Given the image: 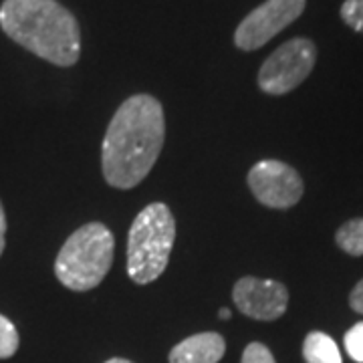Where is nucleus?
I'll return each mask as SVG.
<instances>
[{
    "label": "nucleus",
    "instance_id": "ddd939ff",
    "mask_svg": "<svg viewBox=\"0 0 363 363\" xmlns=\"http://www.w3.org/2000/svg\"><path fill=\"white\" fill-rule=\"evenodd\" d=\"M341 18L355 33L363 35V0H345L341 4Z\"/></svg>",
    "mask_w": 363,
    "mask_h": 363
},
{
    "label": "nucleus",
    "instance_id": "423d86ee",
    "mask_svg": "<svg viewBox=\"0 0 363 363\" xmlns=\"http://www.w3.org/2000/svg\"><path fill=\"white\" fill-rule=\"evenodd\" d=\"M307 0H267L238 25L234 45L242 51H257L295 23L305 11Z\"/></svg>",
    "mask_w": 363,
    "mask_h": 363
},
{
    "label": "nucleus",
    "instance_id": "f03ea898",
    "mask_svg": "<svg viewBox=\"0 0 363 363\" xmlns=\"http://www.w3.org/2000/svg\"><path fill=\"white\" fill-rule=\"evenodd\" d=\"M0 26L14 43L52 65L71 67L79 61L77 21L57 0H4Z\"/></svg>",
    "mask_w": 363,
    "mask_h": 363
},
{
    "label": "nucleus",
    "instance_id": "6ab92c4d",
    "mask_svg": "<svg viewBox=\"0 0 363 363\" xmlns=\"http://www.w3.org/2000/svg\"><path fill=\"white\" fill-rule=\"evenodd\" d=\"M105 363H133L130 362V359H123V357H113V359H109V362Z\"/></svg>",
    "mask_w": 363,
    "mask_h": 363
},
{
    "label": "nucleus",
    "instance_id": "1a4fd4ad",
    "mask_svg": "<svg viewBox=\"0 0 363 363\" xmlns=\"http://www.w3.org/2000/svg\"><path fill=\"white\" fill-rule=\"evenodd\" d=\"M226 341L218 333H198L180 341L169 351V363H218L224 357Z\"/></svg>",
    "mask_w": 363,
    "mask_h": 363
},
{
    "label": "nucleus",
    "instance_id": "4468645a",
    "mask_svg": "<svg viewBox=\"0 0 363 363\" xmlns=\"http://www.w3.org/2000/svg\"><path fill=\"white\" fill-rule=\"evenodd\" d=\"M345 350L353 362L363 363V323H355L345 333Z\"/></svg>",
    "mask_w": 363,
    "mask_h": 363
},
{
    "label": "nucleus",
    "instance_id": "f3484780",
    "mask_svg": "<svg viewBox=\"0 0 363 363\" xmlns=\"http://www.w3.org/2000/svg\"><path fill=\"white\" fill-rule=\"evenodd\" d=\"M6 247V214H4V206L0 202V257Z\"/></svg>",
    "mask_w": 363,
    "mask_h": 363
},
{
    "label": "nucleus",
    "instance_id": "39448f33",
    "mask_svg": "<svg viewBox=\"0 0 363 363\" xmlns=\"http://www.w3.org/2000/svg\"><path fill=\"white\" fill-rule=\"evenodd\" d=\"M315 61L317 47L313 40L301 37L286 40L260 67L259 87L269 95H285L311 75Z\"/></svg>",
    "mask_w": 363,
    "mask_h": 363
},
{
    "label": "nucleus",
    "instance_id": "6e6552de",
    "mask_svg": "<svg viewBox=\"0 0 363 363\" xmlns=\"http://www.w3.org/2000/svg\"><path fill=\"white\" fill-rule=\"evenodd\" d=\"M236 309L257 321H274L283 317L289 305V291L272 279L242 277L233 289Z\"/></svg>",
    "mask_w": 363,
    "mask_h": 363
},
{
    "label": "nucleus",
    "instance_id": "20e7f679",
    "mask_svg": "<svg viewBox=\"0 0 363 363\" xmlns=\"http://www.w3.org/2000/svg\"><path fill=\"white\" fill-rule=\"evenodd\" d=\"M176 240V220L162 202L145 206L131 222L128 238V274L133 283L147 285L168 267Z\"/></svg>",
    "mask_w": 363,
    "mask_h": 363
},
{
    "label": "nucleus",
    "instance_id": "7ed1b4c3",
    "mask_svg": "<svg viewBox=\"0 0 363 363\" xmlns=\"http://www.w3.org/2000/svg\"><path fill=\"white\" fill-rule=\"evenodd\" d=\"M116 238L101 222H89L65 240L55 260V274L71 291H89L101 285L113 264Z\"/></svg>",
    "mask_w": 363,
    "mask_h": 363
},
{
    "label": "nucleus",
    "instance_id": "2eb2a0df",
    "mask_svg": "<svg viewBox=\"0 0 363 363\" xmlns=\"http://www.w3.org/2000/svg\"><path fill=\"white\" fill-rule=\"evenodd\" d=\"M242 363H277L271 350L262 343H250L242 353Z\"/></svg>",
    "mask_w": 363,
    "mask_h": 363
},
{
    "label": "nucleus",
    "instance_id": "0eeeda50",
    "mask_svg": "<svg viewBox=\"0 0 363 363\" xmlns=\"http://www.w3.org/2000/svg\"><path fill=\"white\" fill-rule=\"evenodd\" d=\"M248 188L262 206L286 210L298 204L305 186L295 168L279 160H262L248 172Z\"/></svg>",
    "mask_w": 363,
    "mask_h": 363
},
{
    "label": "nucleus",
    "instance_id": "9d476101",
    "mask_svg": "<svg viewBox=\"0 0 363 363\" xmlns=\"http://www.w3.org/2000/svg\"><path fill=\"white\" fill-rule=\"evenodd\" d=\"M303 357L307 363H343L335 341L321 331H313L305 337Z\"/></svg>",
    "mask_w": 363,
    "mask_h": 363
},
{
    "label": "nucleus",
    "instance_id": "dca6fc26",
    "mask_svg": "<svg viewBox=\"0 0 363 363\" xmlns=\"http://www.w3.org/2000/svg\"><path fill=\"white\" fill-rule=\"evenodd\" d=\"M350 305H351V309L355 313H362L363 315V279L355 285V289L351 291V295H350Z\"/></svg>",
    "mask_w": 363,
    "mask_h": 363
},
{
    "label": "nucleus",
    "instance_id": "9b49d317",
    "mask_svg": "<svg viewBox=\"0 0 363 363\" xmlns=\"http://www.w3.org/2000/svg\"><path fill=\"white\" fill-rule=\"evenodd\" d=\"M337 247L347 252L351 257H362L363 255V218H353L345 222L335 234Z\"/></svg>",
    "mask_w": 363,
    "mask_h": 363
},
{
    "label": "nucleus",
    "instance_id": "f8f14e48",
    "mask_svg": "<svg viewBox=\"0 0 363 363\" xmlns=\"http://www.w3.org/2000/svg\"><path fill=\"white\" fill-rule=\"evenodd\" d=\"M18 350V331L11 319L0 315V359L13 357Z\"/></svg>",
    "mask_w": 363,
    "mask_h": 363
},
{
    "label": "nucleus",
    "instance_id": "f257e3e1",
    "mask_svg": "<svg viewBox=\"0 0 363 363\" xmlns=\"http://www.w3.org/2000/svg\"><path fill=\"white\" fill-rule=\"evenodd\" d=\"M166 142L164 107L152 95H133L119 105L105 131L101 172L119 190L142 184L152 172Z\"/></svg>",
    "mask_w": 363,
    "mask_h": 363
},
{
    "label": "nucleus",
    "instance_id": "a211bd4d",
    "mask_svg": "<svg viewBox=\"0 0 363 363\" xmlns=\"http://www.w3.org/2000/svg\"><path fill=\"white\" fill-rule=\"evenodd\" d=\"M218 317H220V319H224V321H228V319L233 317V313H230V309H226V307H222L220 311H218Z\"/></svg>",
    "mask_w": 363,
    "mask_h": 363
}]
</instances>
